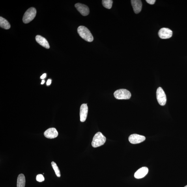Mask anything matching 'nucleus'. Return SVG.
Returning a JSON list of instances; mask_svg holds the SVG:
<instances>
[{
	"mask_svg": "<svg viewBox=\"0 0 187 187\" xmlns=\"http://www.w3.org/2000/svg\"><path fill=\"white\" fill-rule=\"evenodd\" d=\"M77 32L81 37L88 42L93 41L94 38L91 32L86 27L80 26L77 29Z\"/></svg>",
	"mask_w": 187,
	"mask_h": 187,
	"instance_id": "nucleus-1",
	"label": "nucleus"
},
{
	"mask_svg": "<svg viewBox=\"0 0 187 187\" xmlns=\"http://www.w3.org/2000/svg\"><path fill=\"white\" fill-rule=\"evenodd\" d=\"M106 141L105 137L102 133L98 132L95 135L92 143V146L94 148H97L104 144Z\"/></svg>",
	"mask_w": 187,
	"mask_h": 187,
	"instance_id": "nucleus-2",
	"label": "nucleus"
},
{
	"mask_svg": "<svg viewBox=\"0 0 187 187\" xmlns=\"http://www.w3.org/2000/svg\"><path fill=\"white\" fill-rule=\"evenodd\" d=\"M115 97L118 100H128L131 97L130 92L128 90L121 89L117 90L114 93Z\"/></svg>",
	"mask_w": 187,
	"mask_h": 187,
	"instance_id": "nucleus-3",
	"label": "nucleus"
},
{
	"mask_svg": "<svg viewBox=\"0 0 187 187\" xmlns=\"http://www.w3.org/2000/svg\"><path fill=\"white\" fill-rule=\"evenodd\" d=\"M36 10L35 8H30L25 12L24 15L23 21L25 24L28 23L33 20L36 16Z\"/></svg>",
	"mask_w": 187,
	"mask_h": 187,
	"instance_id": "nucleus-4",
	"label": "nucleus"
},
{
	"mask_svg": "<svg viewBox=\"0 0 187 187\" xmlns=\"http://www.w3.org/2000/svg\"><path fill=\"white\" fill-rule=\"evenodd\" d=\"M156 97L159 104L161 106H164L167 101L166 96L162 88L159 87L157 89Z\"/></svg>",
	"mask_w": 187,
	"mask_h": 187,
	"instance_id": "nucleus-5",
	"label": "nucleus"
},
{
	"mask_svg": "<svg viewBox=\"0 0 187 187\" xmlns=\"http://www.w3.org/2000/svg\"><path fill=\"white\" fill-rule=\"evenodd\" d=\"M146 137L143 135L134 134L129 137V140L131 143L135 144L141 143L145 140Z\"/></svg>",
	"mask_w": 187,
	"mask_h": 187,
	"instance_id": "nucleus-6",
	"label": "nucleus"
},
{
	"mask_svg": "<svg viewBox=\"0 0 187 187\" xmlns=\"http://www.w3.org/2000/svg\"><path fill=\"white\" fill-rule=\"evenodd\" d=\"M173 32L170 29L166 28H163L160 30L158 35L162 39H167L171 38L172 36Z\"/></svg>",
	"mask_w": 187,
	"mask_h": 187,
	"instance_id": "nucleus-7",
	"label": "nucleus"
},
{
	"mask_svg": "<svg viewBox=\"0 0 187 187\" xmlns=\"http://www.w3.org/2000/svg\"><path fill=\"white\" fill-rule=\"evenodd\" d=\"M75 7L82 16H86L89 14V8L87 6L84 4L79 3H77L75 4Z\"/></svg>",
	"mask_w": 187,
	"mask_h": 187,
	"instance_id": "nucleus-8",
	"label": "nucleus"
},
{
	"mask_svg": "<svg viewBox=\"0 0 187 187\" xmlns=\"http://www.w3.org/2000/svg\"><path fill=\"white\" fill-rule=\"evenodd\" d=\"M88 112V107L87 104H83L80 107V121L84 122L87 119Z\"/></svg>",
	"mask_w": 187,
	"mask_h": 187,
	"instance_id": "nucleus-9",
	"label": "nucleus"
},
{
	"mask_svg": "<svg viewBox=\"0 0 187 187\" xmlns=\"http://www.w3.org/2000/svg\"><path fill=\"white\" fill-rule=\"evenodd\" d=\"M44 134L47 138L53 139L58 137V133L55 128H49L45 131Z\"/></svg>",
	"mask_w": 187,
	"mask_h": 187,
	"instance_id": "nucleus-10",
	"label": "nucleus"
},
{
	"mask_svg": "<svg viewBox=\"0 0 187 187\" xmlns=\"http://www.w3.org/2000/svg\"><path fill=\"white\" fill-rule=\"evenodd\" d=\"M148 169L147 167H143L139 169L136 171L134 174L135 178L140 179L145 177L148 173Z\"/></svg>",
	"mask_w": 187,
	"mask_h": 187,
	"instance_id": "nucleus-11",
	"label": "nucleus"
},
{
	"mask_svg": "<svg viewBox=\"0 0 187 187\" xmlns=\"http://www.w3.org/2000/svg\"><path fill=\"white\" fill-rule=\"evenodd\" d=\"M131 3L134 12L135 14H138L141 11L142 7V3L140 0H132Z\"/></svg>",
	"mask_w": 187,
	"mask_h": 187,
	"instance_id": "nucleus-12",
	"label": "nucleus"
},
{
	"mask_svg": "<svg viewBox=\"0 0 187 187\" xmlns=\"http://www.w3.org/2000/svg\"><path fill=\"white\" fill-rule=\"evenodd\" d=\"M35 39L36 42L42 47L47 49L50 48L48 42L44 38L41 36L38 35L36 36Z\"/></svg>",
	"mask_w": 187,
	"mask_h": 187,
	"instance_id": "nucleus-13",
	"label": "nucleus"
},
{
	"mask_svg": "<svg viewBox=\"0 0 187 187\" xmlns=\"http://www.w3.org/2000/svg\"><path fill=\"white\" fill-rule=\"evenodd\" d=\"M25 178L23 174H20L18 176L17 180V187H25Z\"/></svg>",
	"mask_w": 187,
	"mask_h": 187,
	"instance_id": "nucleus-14",
	"label": "nucleus"
},
{
	"mask_svg": "<svg viewBox=\"0 0 187 187\" xmlns=\"http://www.w3.org/2000/svg\"><path fill=\"white\" fill-rule=\"evenodd\" d=\"M0 27L6 30L10 28V25L8 21L3 17H0Z\"/></svg>",
	"mask_w": 187,
	"mask_h": 187,
	"instance_id": "nucleus-15",
	"label": "nucleus"
},
{
	"mask_svg": "<svg viewBox=\"0 0 187 187\" xmlns=\"http://www.w3.org/2000/svg\"><path fill=\"white\" fill-rule=\"evenodd\" d=\"M113 1L112 0H103L102 3L103 6L105 8L110 9L112 7Z\"/></svg>",
	"mask_w": 187,
	"mask_h": 187,
	"instance_id": "nucleus-16",
	"label": "nucleus"
},
{
	"mask_svg": "<svg viewBox=\"0 0 187 187\" xmlns=\"http://www.w3.org/2000/svg\"><path fill=\"white\" fill-rule=\"evenodd\" d=\"M51 164L53 169L55 171L56 175L57 177H61V172H60L59 168L57 166L56 164V163L54 162H51Z\"/></svg>",
	"mask_w": 187,
	"mask_h": 187,
	"instance_id": "nucleus-17",
	"label": "nucleus"
},
{
	"mask_svg": "<svg viewBox=\"0 0 187 187\" xmlns=\"http://www.w3.org/2000/svg\"><path fill=\"white\" fill-rule=\"evenodd\" d=\"M36 180L38 182H41L44 181V178L42 174H38L36 176Z\"/></svg>",
	"mask_w": 187,
	"mask_h": 187,
	"instance_id": "nucleus-18",
	"label": "nucleus"
},
{
	"mask_svg": "<svg viewBox=\"0 0 187 187\" xmlns=\"http://www.w3.org/2000/svg\"><path fill=\"white\" fill-rule=\"evenodd\" d=\"M146 1L150 5H153L155 3L156 1L155 0H147Z\"/></svg>",
	"mask_w": 187,
	"mask_h": 187,
	"instance_id": "nucleus-19",
	"label": "nucleus"
},
{
	"mask_svg": "<svg viewBox=\"0 0 187 187\" xmlns=\"http://www.w3.org/2000/svg\"><path fill=\"white\" fill-rule=\"evenodd\" d=\"M46 74L45 73V74H43L41 76L40 78L41 79H44L45 78H46Z\"/></svg>",
	"mask_w": 187,
	"mask_h": 187,
	"instance_id": "nucleus-20",
	"label": "nucleus"
},
{
	"mask_svg": "<svg viewBox=\"0 0 187 187\" xmlns=\"http://www.w3.org/2000/svg\"><path fill=\"white\" fill-rule=\"evenodd\" d=\"M51 79H48V81H47V85H50L51 84Z\"/></svg>",
	"mask_w": 187,
	"mask_h": 187,
	"instance_id": "nucleus-21",
	"label": "nucleus"
},
{
	"mask_svg": "<svg viewBox=\"0 0 187 187\" xmlns=\"http://www.w3.org/2000/svg\"><path fill=\"white\" fill-rule=\"evenodd\" d=\"M45 82V81L44 80H43L42 81V82L41 83V84H44V83Z\"/></svg>",
	"mask_w": 187,
	"mask_h": 187,
	"instance_id": "nucleus-22",
	"label": "nucleus"
},
{
	"mask_svg": "<svg viewBox=\"0 0 187 187\" xmlns=\"http://www.w3.org/2000/svg\"><path fill=\"white\" fill-rule=\"evenodd\" d=\"M184 187H187V185L186 186H185Z\"/></svg>",
	"mask_w": 187,
	"mask_h": 187,
	"instance_id": "nucleus-23",
	"label": "nucleus"
}]
</instances>
